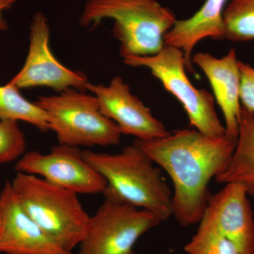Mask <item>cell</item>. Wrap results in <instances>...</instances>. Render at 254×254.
<instances>
[{"label":"cell","mask_w":254,"mask_h":254,"mask_svg":"<svg viewBox=\"0 0 254 254\" xmlns=\"http://www.w3.org/2000/svg\"><path fill=\"white\" fill-rule=\"evenodd\" d=\"M220 183L243 185L254 195V113L241 108L236 147L223 173L215 179Z\"/></svg>","instance_id":"15"},{"label":"cell","mask_w":254,"mask_h":254,"mask_svg":"<svg viewBox=\"0 0 254 254\" xmlns=\"http://www.w3.org/2000/svg\"><path fill=\"white\" fill-rule=\"evenodd\" d=\"M0 230H1V215H0Z\"/></svg>","instance_id":"22"},{"label":"cell","mask_w":254,"mask_h":254,"mask_svg":"<svg viewBox=\"0 0 254 254\" xmlns=\"http://www.w3.org/2000/svg\"><path fill=\"white\" fill-rule=\"evenodd\" d=\"M11 182L26 213L50 238L73 252L84 238L90 218L77 193L28 174L16 173Z\"/></svg>","instance_id":"4"},{"label":"cell","mask_w":254,"mask_h":254,"mask_svg":"<svg viewBox=\"0 0 254 254\" xmlns=\"http://www.w3.org/2000/svg\"><path fill=\"white\" fill-rule=\"evenodd\" d=\"M86 88L95 95L102 114L116 124L122 134L141 141L158 139L170 134L165 125L131 93L129 86L120 76L114 77L107 86L88 82Z\"/></svg>","instance_id":"10"},{"label":"cell","mask_w":254,"mask_h":254,"mask_svg":"<svg viewBox=\"0 0 254 254\" xmlns=\"http://www.w3.org/2000/svg\"><path fill=\"white\" fill-rule=\"evenodd\" d=\"M15 170L41 177L77 194L103 193L107 187L104 177L85 160L80 148L60 143L52 147L49 153H25Z\"/></svg>","instance_id":"8"},{"label":"cell","mask_w":254,"mask_h":254,"mask_svg":"<svg viewBox=\"0 0 254 254\" xmlns=\"http://www.w3.org/2000/svg\"><path fill=\"white\" fill-rule=\"evenodd\" d=\"M35 103L46 112L60 144L80 148L120 143V128L100 112L95 95L68 88L58 95L38 97Z\"/></svg>","instance_id":"5"},{"label":"cell","mask_w":254,"mask_h":254,"mask_svg":"<svg viewBox=\"0 0 254 254\" xmlns=\"http://www.w3.org/2000/svg\"><path fill=\"white\" fill-rule=\"evenodd\" d=\"M0 120L23 121L40 131H49L48 115L36 103H31L20 93L14 85L0 86Z\"/></svg>","instance_id":"16"},{"label":"cell","mask_w":254,"mask_h":254,"mask_svg":"<svg viewBox=\"0 0 254 254\" xmlns=\"http://www.w3.org/2000/svg\"><path fill=\"white\" fill-rule=\"evenodd\" d=\"M0 254H73L50 238L26 213L11 182L0 191Z\"/></svg>","instance_id":"11"},{"label":"cell","mask_w":254,"mask_h":254,"mask_svg":"<svg viewBox=\"0 0 254 254\" xmlns=\"http://www.w3.org/2000/svg\"><path fill=\"white\" fill-rule=\"evenodd\" d=\"M185 251L189 254H242L231 240L202 221Z\"/></svg>","instance_id":"18"},{"label":"cell","mask_w":254,"mask_h":254,"mask_svg":"<svg viewBox=\"0 0 254 254\" xmlns=\"http://www.w3.org/2000/svg\"><path fill=\"white\" fill-rule=\"evenodd\" d=\"M248 195L242 184H226L210 195L200 220L231 240L242 254H254V219Z\"/></svg>","instance_id":"12"},{"label":"cell","mask_w":254,"mask_h":254,"mask_svg":"<svg viewBox=\"0 0 254 254\" xmlns=\"http://www.w3.org/2000/svg\"><path fill=\"white\" fill-rule=\"evenodd\" d=\"M104 196L96 213L90 216L77 254H136L137 241L161 220L148 210Z\"/></svg>","instance_id":"7"},{"label":"cell","mask_w":254,"mask_h":254,"mask_svg":"<svg viewBox=\"0 0 254 254\" xmlns=\"http://www.w3.org/2000/svg\"><path fill=\"white\" fill-rule=\"evenodd\" d=\"M30 30L29 50L24 65L8 83L18 89L43 86L60 93L68 88L86 91L88 83L86 75L64 66L52 53L46 16L37 12L33 16Z\"/></svg>","instance_id":"9"},{"label":"cell","mask_w":254,"mask_h":254,"mask_svg":"<svg viewBox=\"0 0 254 254\" xmlns=\"http://www.w3.org/2000/svg\"><path fill=\"white\" fill-rule=\"evenodd\" d=\"M237 141L226 134L210 136L185 128L133 143L171 179L173 215L181 226L189 227L201 220L211 195L209 184L226 169Z\"/></svg>","instance_id":"1"},{"label":"cell","mask_w":254,"mask_h":254,"mask_svg":"<svg viewBox=\"0 0 254 254\" xmlns=\"http://www.w3.org/2000/svg\"><path fill=\"white\" fill-rule=\"evenodd\" d=\"M18 0H0V31H6L8 25L3 17V12L5 10L9 9Z\"/></svg>","instance_id":"21"},{"label":"cell","mask_w":254,"mask_h":254,"mask_svg":"<svg viewBox=\"0 0 254 254\" xmlns=\"http://www.w3.org/2000/svg\"><path fill=\"white\" fill-rule=\"evenodd\" d=\"M106 18L114 21L113 35L120 41L123 58L158 53L177 20L158 0H88L80 24L95 28Z\"/></svg>","instance_id":"3"},{"label":"cell","mask_w":254,"mask_h":254,"mask_svg":"<svg viewBox=\"0 0 254 254\" xmlns=\"http://www.w3.org/2000/svg\"><path fill=\"white\" fill-rule=\"evenodd\" d=\"M191 61L203 71L210 82L214 98L225 120V134L237 138L242 105L240 60L235 48L222 58L208 53H198L192 56Z\"/></svg>","instance_id":"13"},{"label":"cell","mask_w":254,"mask_h":254,"mask_svg":"<svg viewBox=\"0 0 254 254\" xmlns=\"http://www.w3.org/2000/svg\"><path fill=\"white\" fill-rule=\"evenodd\" d=\"M82 154L106 180L103 195L148 210L162 222L173 216V192L160 169L136 144L115 154L91 150Z\"/></svg>","instance_id":"2"},{"label":"cell","mask_w":254,"mask_h":254,"mask_svg":"<svg viewBox=\"0 0 254 254\" xmlns=\"http://www.w3.org/2000/svg\"><path fill=\"white\" fill-rule=\"evenodd\" d=\"M228 0H205L198 11L187 19L177 20L165 36V45L182 50L187 71L195 73L192 52L205 38L225 39L223 13Z\"/></svg>","instance_id":"14"},{"label":"cell","mask_w":254,"mask_h":254,"mask_svg":"<svg viewBox=\"0 0 254 254\" xmlns=\"http://www.w3.org/2000/svg\"><path fill=\"white\" fill-rule=\"evenodd\" d=\"M26 149V138L18 122L0 120V165L19 160Z\"/></svg>","instance_id":"19"},{"label":"cell","mask_w":254,"mask_h":254,"mask_svg":"<svg viewBox=\"0 0 254 254\" xmlns=\"http://www.w3.org/2000/svg\"><path fill=\"white\" fill-rule=\"evenodd\" d=\"M239 65L241 73V105L254 113V68L250 64L240 60Z\"/></svg>","instance_id":"20"},{"label":"cell","mask_w":254,"mask_h":254,"mask_svg":"<svg viewBox=\"0 0 254 254\" xmlns=\"http://www.w3.org/2000/svg\"><path fill=\"white\" fill-rule=\"evenodd\" d=\"M125 64L145 67L161 82L167 91L180 102L186 112L190 126L210 136L225 135V128L215 110V98L205 89L195 88L189 79L182 50L165 45L158 53L150 56L123 58Z\"/></svg>","instance_id":"6"},{"label":"cell","mask_w":254,"mask_h":254,"mask_svg":"<svg viewBox=\"0 0 254 254\" xmlns=\"http://www.w3.org/2000/svg\"><path fill=\"white\" fill-rule=\"evenodd\" d=\"M225 39L254 41V0H232L224 10Z\"/></svg>","instance_id":"17"}]
</instances>
